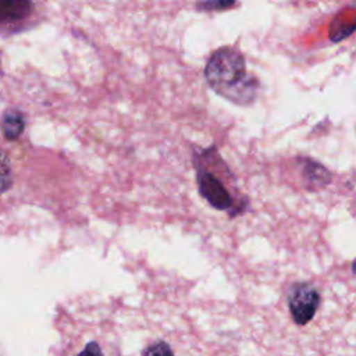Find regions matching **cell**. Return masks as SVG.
<instances>
[{"mask_svg": "<svg viewBox=\"0 0 356 356\" xmlns=\"http://www.w3.org/2000/svg\"><path fill=\"white\" fill-rule=\"evenodd\" d=\"M196 181L200 195L217 210L236 211V199L231 192L232 175L216 147L196 154Z\"/></svg>", "mask_w": 356, "mask_h": 356, "instance_id": "2", "label": "cell"}, {"mask_svg": "<svg viewBox=\"0 0 356 356\" xmlns=\"http://www.w3.org/2000/svg\"><path fill=\"white\" fill-rule=\"evenodd\" d=\"M33 11V4L25 0H0V25L17 26Z\"/></svg>", "mask_w": 356, "mask_h": 356, "instance_id": "4", "label": "cell"}, {"mask_svg": "<svg viewBox=\"0 0 356 356\" xmlns=\"http://www.w3.org/2000/svg\"><path fill=\"white\" fill-rule=\"evenodd\" d=\"M25 129L24 114L17 108H8L1 117V131L6 139L15 140Z\"/></svg>", "mask_w": 356, "mask_h": 356, "instance_id": "5", "label": "cell"}, {"mask_svg": "<svg viewBox=\"0 0 356 356\" xmlns=\"http://www.w3.org/2000/svg\"><path fill=\"white\" fill-rule=\"evenodd\" d=\"M76 356H103V352L97 342L90 341L85 345V348Z\"/></svg>", "mask_w": 356, "mask_h": 356, "instance_id": "9", "label": "cell"}, {"mask_svg": "<svg viewBox=\"0 0 356 356\" xmlns=\"http://www.w3.org/2000/svg\"><path fill=\"white\" fill-rule=\"evenodd\" d=\"M209 86L224 99L250 104L257 93V79L248 74L243 56L234 47H221L211 53L204 68Z\"/></svg>", "mask_w": 356, "mask_h": 356, "instance_id": "1", "label": "cell"}, {"mask_svg": "<svg viewBox=\"0 0 356 356\" xmlns=\"http://www.w3.org/2000/svg\"><path fill=\"white\" fill-rule=\"evenodd\" d=\"M142 356H174V353L167 342L157 341L146 346L142 352Z\"/></svg>", "mask_w": 356, "mask_h": 356, "instance_id": "8", "label": "cell"}, {"mask_svg": "<svg viewBox=\"0 0 356 356\" xmlns=\"http://www.w3.org/2000/svg\"><path fill=\"white\" fill-rule=\"evenodd\" d=\"M13 185V170L8 156L0 150V195L7 192Z\"/></svg>", "mask_w": 356, "mask_h": 356, "instance_id": "7", "label": "cell"}, {"mask_svg": "<svg viewBox=\"0 0 356 356\" xmlns=\"http://www.w3.org/2000/svg\"><path fill=\"white\" fill-rule=\"evenodd\" d=\"M320 292L309 282H296L288 293V307L298 325H306L320 306Z\"/></svg>", "mask_w": 356, "mask_h": 356, "instance_id": "3", "label": "cell"}, {"mask_svg": "<svg viewBox=\"0 0 356 356\" xmlns=\"http://www.w3.org/2000/svg\"><path fill=\"white\" fill-rule=\"evenodd\" d=\"M352 271H353V274H356V260H353V263H352Z\"/></svg>", "mask_w": 356, "mask_h": 356, "instance_id": "11", "label": "cell"}, {"mask_svg": "<svg viewBox=\"0 0 356 356\" xmlns=\"http://www.w3.org/2000/svg\"><path fill=\"white\" fill-rule=\"evenodd\" d=\"M303 177L310 188H324L330 181V172L327 168L313 160L306 159L303 165Z\"/></svg>", "mask_w": 356, "mask_h": 356, "instance_id": "6", "label": "cell"}, {"mask_svg": "<svg viewBox=\"0 0 356 356\" xmlns=\"http://www.w3.org/2000/svg\"><path fill=\"white\" fill-rule=\"evenodd\" d=\"M234 1H213V3H203L199 4V7L206 8V10H211V8H228L231 6H234Z\"/></svg>", "mask_w": 356, "mask_h": 356, "instance_id": "10", "label": "cell"}]
</instances>
